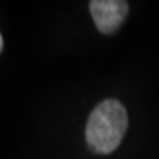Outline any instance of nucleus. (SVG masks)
Listing matches in <instances>:
<instances>
[{"label": "nucleus", "mask_w": 159, "mask_h": 159, "mask_svg": "<svg viewBox=\"0 0 159 159\" xmlns=\"http://www.w3.org/2000/svg\"><path fill=\"white\" fill-rule=\"evenodd\" d=\"M128 125L127 111L115 99H106L93 109L85 127V140L96 153L108 155L119 146Z\"/></svg>", "instance_id": "nucleus-1"}, {"label": "nucleus", "mask_w": 159, "mask_h": 159, "mask_svg": "<svg viewBox=\"0 0 159 159\" xmlns=\"http://www.w3.org/2000/svg\"><path fill=\"white\" fill-rule=\"evenodd\" d=\"M90 12L97 30L102 34H112L127 18L128 3L124 0H93Z\"/></svg>", "instance_id": "nucleus-2"}, {"label": "nucleus", "mask_w": 159, "mask_h": 159, "mask_svg": "<svg viewBox=\"0 0 159 159\" xmlns=\"http://www.w3.org/2000/svg\"><path fill=\"white\" fill-rule=\"evenodd\" d=\"M2 49H3V37L0 34V52H2Z\"/></svg>", "instance_id": "nucleus-3"}]
</instances>
